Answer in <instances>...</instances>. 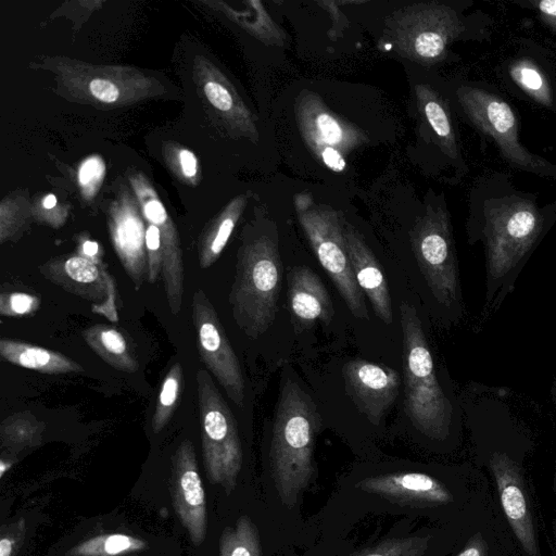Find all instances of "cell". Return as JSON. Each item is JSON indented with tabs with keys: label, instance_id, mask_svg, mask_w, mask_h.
I'll use <instances>...</instances> for the list:
<instances>
[{
	"label": "cell",
	"instance_id": "cell-1",
	"mask_svg": "<svg viewBox=\"0 0 556 556\" xmlns=\"http://www.w3.org/2000/svg\"><path fill=\"white\" fill-rule=\"evenodd\" d=\"M556 216V202L541 206L538 195L516 188L506 173H490L472 190L471 219L485 244L489 276L507 275Z\"/></svg>",
	"mask_w": 556,
	"mask_h": 556
},
{
	"label": "cell",
	"instance_id": "cell-2",
	"mask_svg": "<svg viewBox=\"0 0 556 556\" xmlns=\"http://www.w3.org/2000/svg\"><path fill=\"white\" fill-rule=\"evenodd\" d=\"M319 416L309 396L287 382L278 400L270 444V469L281 503L292 508L313 475V452Z\"/></svg>",
	"mask_w": 556,
	"mask_h": 556
},
{
	"label": "cell",
	"instance_id": "cell-3",
	"mask_svg": "<svg viewBox=\"0 0 556 556\" xmlns=\"http://www.w3.org/2000/svg\"><path fill=\"white\" fill-rule=\"evenodd\" d=\"M405 408L415 427L431 439H444L452 406L435 375L433 359L416 309L401 303Z\"/></svg>",
	"mask_w": 556,
	"mask_h": 556
},
{
	"label": "cell",
	"instance_id": "cell-4",
	"mask_svg": "<svg viewBox=\"0 0 556 556\" xmlns=\"http://www.w3.org/2000/svg\"><path fill=\"white\" fill-rule=\"evenodd\" d=\"M281 264L277 242L263 236L239 257L230 303L238 326L251 338L263 334L277 312Z\"/></svg>",
	"mask_w": 556,
	"mask_h": 556
},
{
	"label": "cell",
	"instance_id": "cell-5",
	"mask_svg": "<svg viewBox=\"0 0 556 556\" xmlns=\"http://www.w3.org/2000/svg\"><path fill=\"white\" fill-rule=\"evenodd\" d=\"M466 17L450 5L426 2L408 5L388 23L396 52L412 62L432 65L443 61L448 47L467 34Z\"/></svg>",
	"mask_w": 556,
	"mask_h": 556
},
{
	"label": "cell",
	"instance_id": "cell-6",
	"mask_svg": "<svg viewBox=\"0 0 556 556\" xmlns=\"http://www.w3.org/2000/svg\"><path fill=\"white\" fill-rule=\"evenodd\" d=\"M456 99L468 122L494 141L501 157L510 167L556 178V165L521 143L516 113L501 96L485 87L463 85L456 90Z\"/></svg>",
	"mask_w": 556,
	"mask_h": 556
},
{
	"label": "cell",
	"instance_id": "cell-7",
	"mask_svg": "<svg viewBox=\"0 0 556 556\" xmlns=\"http://www.w3.org/2000/svg\"><path fill=\"white\" fill-rule=\"evenodd\" d=\"M299 222L324 269L352 314L367 319L368 313L346 252L344 226L331 207L315 204L309 193L294 198Z\"/></svg>",
	"mask_w": 556,
	"mask_h": 556
},
{
	"label": "cell",
	"instance_id": "cell-8",
	"mask_svg": "<svg viewBox=\"0 0 556 556\" xmlns=\"http://www.w3.org/2000/svg\"><path fill=\"white\" fill-rule=\"evenodd\" d=\"M206 475L229 494L237 484L242 448L233 415L206 369L195 374Z\"/></svg>",
	"mask_w": 556,
	"mask_h": 556
},
{
	"label": "cell",
	"instance_id": "cell-9",
	"mask_svg": "<svg viewBox=\"0 0 556 556\" xmlns=\"http://www.w3.org/2000/svg\"><path fill=\"white\" fill-rule=\"evenodd\" d=\"M418 267L434 298L443 305L455 302L457 263L450 214L442 204L430 205L410 232Z\"/></svg>",
	"mask_w": 556,
	"mask_h": 556
},
{
	"label": "cell",
	"instance_id": "cell-10",
	"mask_svg": "<svg viewBox=\"0 0 556 556\" xmlns=\"http://www.w3.org/2000/svg\"><path fill=\"white\" fill-rule=\"evenodd\" d=\"M192 320L200 357L237 405L244 400V379L239 359L224 327L203 290L193 294Z\"/></svg>",
	"mask_w": 556,
	"mask_h": 556
},
{
	"label": "cell",
	"instance_id": "cell-11",
	"mask_svg": "<svg viewBox=\"0 0 556 556\" xmlns=\"http://www.w3.org/2000/svg\"><path fill=\"white\" fill-rule=\"evenodd\" d=\"M296 121L301 135L312 152L328 168L337 173L345 169L344 154L365 140L361 130L340 121L313 93L299 99Z\"/></svg>",
	"mask_w": 556,
	"mask_h": 556
},
{
	"label": "cell",
	"instance_id": "cell-12",
	"mask_svg": "<svg viewBox=\"0 0 556 556\" xmlns=\"http://www.w3.org/2000/svg\"><path fill=\"white\" fill-rule=\"evenodd\" d=\"M39 270L43 277L67 292L93 303L99 302L92 305L93 312L117 320L113 277L96 262L83 255H74L51 261Z\"/></svg>",
	"mask_w": 556,
	"mask_h": 556
},
{
	"label": "cell",
	"instance_id": "cell-13",
	"mask_svg": "<svg viewBox=\"0 0 556 556\" xmlns=\"http://www.w3.org/2000/svg\"><path fill=\"white\" fill-rule=\"evenodd\" d=\"M500 501L506 519L527 556H540L534 519L519 466L506 454L490 458Z\"/></svg>",
	"mask_w": 556,
	"mask_h": 556
},
{
	"label": "cell",
	"instance_id": "cell-14",
	"mask_svg": "<svg viewBox=\"0 0 556 556\" xmlns=\"http://www.w3.org/2000/svg\"><path fill=\"white\" fill-rule=\"evenodd\" d=\"M170 482L176 513L191 541L200 545L206 533L205 495L190 440H184L173 455Z\"/></svg>",
	"mask_w": 556,
	"mask_h": 556
},
{
	"label": "cell",
	"instance_id": "cell-15",
	"mask_svg": "<svg viewBox=\"0 0 556 556\" xmlns=\"http://www.w3.org/2000/svg\"><path fill=\"white\" fill-rule=\"evenodd\" d=\"M343 374L358 407L371 422L378 424L397 397V371L364 359H355L344 366Z\"/></svg>",
	"mask_w": 556,
	"mask_h": 556
},
{
	"label": "cell",
	"instance_id": "cell-16",
	"mask_svg": "<svg viewBox=\"0 0 556 556\" xmlns=\"http://www.w3.org/2000/svg\"><path fill=\"white\" fill-rule=\"evenodd\" d=\"M357 489L402 505L417 507L448 504L453 495L432 476L422 472H394L366 478Z\"/></svg>",
	"mask_w": 556,
	"mask_h": 556
},
{
	"label": "cell",
	"instance_id": "cell-17",
	"mask_svg": "<svg viewBox=\"0 0 556 556\" xmlns=\"http://www.w3.org/2000/svg\"><path fill=\"white\" fill-rule=\"evenodd\" d=\"M344 239L357 285L369 299L376 316L384 324H391V298L378 261L359 232L348 223L344 224Z\"/></svg>",
	"mask_w": 556,
	"mask_h": 556
},
{
	"label": "cell",
	"instance_id": "cell-18",
	"mask_svg": "<svg viewBox=\"0 0 556 556\" xmlns=\"http://www.w3.org/2000/svg\"><path fill=\"white\" fill-rule=\"evenodd\" d=\"M288 298L291 311L303 326L316 320L328 324L332 304L320 278L308 267H294L288 275Z\"/></svg>",
	"mask_w": 556,
	"mask_h": 556
},
{
	"label": "cell",
	"instance_id": "cell-19",
	"mask_svg": "<svg viewBox=\"0 0 556 556\" xmlns=\"http://www.w3.org/2000/svg\"><path fill=\"white\" fill-rule=\"evenodd\" d=\"M415 91L418 106L434 132L440 150L446 157L464 166L447 101L428 85H417Z\"/></svg>",
	"mask_w": 556,
	"mask_h": 556
},
{
	"label": "cell",
	"instance_id": "cell-20",
	"mask_svg": "<svg viewBox=\"0 0 556 556\" xmlns=\"http://www.w3.org/2000/svg\"><path fill=\"white\" fill-rule=\"evenodd\" d=\"M0 355L11 364L43 374L54 375L84 370L78 363L61 353L20 340L1 339Z\"/></svg>",
	"mask_w": 556,
	"mask_h": 556
},
{
	"label": "cell",
	"instance_id": "cell-21",
	"mask_svg": "<svg viewBox=\"0 0 556 556\" xmlns=\"http://www.w3.org/2000/svg\"><path fill=\"white\" fill-rule=\"evenodd\" d=\"M83 337L91 350L112 367L134 372L138 362L124 334L109 325H93L84 330Z\"/></svg>",
	"mask_w": 556,
	"mask_h": 556
},
{
	"label": "cell",
	"instance_id": "cell-22",
	"mask_svg": "<svg viewBox=\"0 0 556 556\" xmlns=\"http://www.w3.org/2000/svg\"><path fill=\"white\" fill-rule=\"evenodd\" d=\"M507 75L516 87L535 103L554 110V90L546 72L529 56H518L507 65Z\"/></svg>",
	"mask_w": 556,
	"mask_h": 556
},
{
	"label": "cell",
	"instance_id": "cell-23",
	"mask_svg": "<svg viewBox=\"0 0 556 556\" xmlns=\"http://www.w3.org/2000/svg\"><path fill=\"white\" fill-rule=\"evenodd\" d=\"M219 556H262L257 528L250 517H240L220 536Z\"/></svg>",
	"mask_w": 556,
	"mask_h": 556
},
{
	"label": "cell",
	"instance_id": "cell-24",
	"mask_svg": "<svg viewBox=\"0 0 556 556\" xmlns=\"http://www.w3.org/2000/svg\"><path fill=\"white\" fill-rule=\"evenodd\" d=\"M184 386V371L180 363L172 365L163 379L151 426L159 433L169 421Z\"/></svg>",
	"mask_w": 556,
	"mask_h": 556
},
{
	"label": "cell",
	"instance_id": "cell-25",
	"mask_svg": "<svg viewBox=\"0 0 556 556\" xmlns=\"http://www.w3.org/2000/svg\"><path fill=\"white\" fill-rule=\"evenodd\" d=\"M146 544L125 534H105L84 541L73 547L70 556H115L143 548Z\"/></svg>",
	"mask_w": 556,
	"mask_h": 556
},
{
	"label": "cell",
	"instance_id": "cell-26",
	"mask_svg": "<svg viewBox=\"0 0 556 556\" xmlns=\"http://www.w3.org/2000/svg\"><path fill=\"white\" fill-rule=\"evenodd\" d=\"M429 535L390 538L349 556H424L429 546Z\"/></svg>",
	"mask_w": 556,
	"mask_h": 556
},
{
	"label": "cell",
	"instance_id": "cell-27",
	"mask_svg": "<svg viewBox=\"0 0 556 556\" xmlns=\"http://www.w3.org/2000/svg\"><path fill=\"white\" fill-rule=\"evenodd\" d=\"M237 217L238 214L233 211L217 225L216 230L200 252L199 262L202 268L210 267L218 258L235 228Z\"/></svg>",
	"mask_w": 556,
	"mask_h": 556
},
{
	"label": "cell",
	"instance_id": "cell-28",
	"mask_svg": "<svg viewBox=\"0 0 556 556\" xmlns=\"http://www.w3.org/2000/svg\"><path fill=\"white\" fill-rule=\"evenodd\" d=\"M40 305V299L26 292H3L0 296V313L2 316L18 317L35 313Z\"/></svg>",
	"mask_w": 556,
	"mask_h": 556
},
{
	"label": "cell",
	"instance_id": "cell-29",
	"mask_svg": "<svg viewBox=\"0 0 556 556\" xmlns=\"http://www.w3.org/2000/svg\"><path fill=\"white\" fill-rule=\"evenodd\" d=\"M160 228L151 224L146 230V248L148 251V280L154 282L162 271L163 252H161Z\"/></svg>",
	"mask_w": 556,
	"mask_h": 556
},
{
	"label": "cell",
	"instance_id": "cell-30",
	"mask_svg": "<svg viewBox=\"0 0 556 556\" xmlns=\"http://www.w3.org/2000/svg\"><path fill=\"white\" fill-rule=\"evenodd\" d=\"M27 415H16L2 425V437L11 441L23 442L31 440L37 431V422L28 420Z\"/></svg>",
	"mask_w": 556,
	"mask_h": 556
},
{
	"label": "cell",
	"instance_id": "cell-31",
	"mask_svg": "<svg viewBox=\"0 0 556 556\" xmlns=\"http://www.w3.org/2000/svg\"><path fill=\"white\" fill-rule=\"evenodd\" d=\"M204 92L213 106L219 111L229 112L235 105L232 96L228 89L219 83L207 81L204 86Z\"/></svg>",
	"mask_w": 556,
	"mask_h": 556
},
{
	"label": "cell",
	"instance_id": "cell-32",
	"mask_svg": "<svg viewBox=\"0 0 556 556\" xmlns=\"http://www.w3.org/2000/svg\"><path fill=\"white\" fill-rule=\"evenodd\" d=\"M519 4L534 10L540 20L556 34V0H528Z\"/></svg>",
	"mask_w": 556,
	"mask_h": 556
},
{
	"label": "cell",
	"instance_id": "cell-33",
	"mask_svg": "<svg viewBox=\"0 0 556 556\" xmlns=\"http://www.w3.org/2000/svg\"><path fill=\"white\" fill-rule=\"evenodd\" d=\"M89 88L93 97L105 103L115 102L119 97L118 88L106 79H93Z\"/></svg>",
	"mask_w": 556,
	"mask_h": 556
},
{
	"label": "cell",
	"instance_id": "cell-34",
	"mask_svg": "<svg viewBox=\"0 0 556 556\" xmlns=\"http://www.w3.org/2000/svg\"><path fill=\"white\" fill-rule=\"evenodd\" d=\"M103 167L101 162L91 157L87 160L79 169V182L83 186L90 184L96 177L102 174Z\"/></svg>",
	"mask_w": 556,
	"mask_h": 556
},
{
	"label": "cell",
	"instance_id": "cell-35",
	"mask_svg": "<svg viewBox=\"0 0 556 556\" xmlns=\"http://www.w3.org/2000/svg\"><path fill=\"white\" fill-rule=\"evenodd\" d=\"M488 545L480 533L475 534L456 556H488Z\"/></svg>",
	"mask_w": 556,
	"mask_h": 556
},
{
	"label": "cell",
	"instance_id": "cell-36",
	"mask_svg": "<svg viewBox=\"0 0 556 556\" xmlns=\"http://www.w3.org/2000/svg\"><path fill=\"white\" fill-rule=\"evenodd\" d=\"M144 214L155 226L164 224L167 219L164 206L156 200H151L144 205Z\"/></svg>",
	"mask_w": 556,
	"mask_h": 556
},
{
	"label": "cell",
	"instance_id": "cell-37",
	"mask_svg": "<svg viewBox=\"0 0 556 556\" xmlns=\"http://www.w3.org/2000/svg\"><path fill=\"white\" fill-rule=\"evenodd\" d=\"M179 161L181 170L187 177H192L197 174V160L192 152L189 150H181L179 153Z\"/></svg>",
	"mask_w": 556,
	"mask_h": 556
},
{
	"label": "cell",
	"instance_id": "cell-38",
	"mask_svg": "<svg viewBox=\"0 0 556 556\" xmlns=\"http://www.w3.org/2000/svg\"><path fill=\"white\" fill-rule=\"evenodd\" d=\"M13 535L3 534L0 540V556H12L15 542L12 540Z\"/></svg>",
	"mask_w": 556,
	"mask_h": 556
},
{
	"label": "cell",
	"instance_id": "cell-39",
	"mask_svg": "<svg viewBox=\"0 0 556 556\" xmlns=\"http://www.w3.org/2000/svg\"><path fill=\"white\" fill-rule=\"evenodd\" d=\"M83 254L85 257L96 262L99 253V245L94 241L86 240L81 245Z\"/></svg>",
	"mask_w": 556,
	"mask_h": 556
},
{
	"label": "cell",
	"instance_id": "cell-40",
	"mask_svg": "<svg viewBox=\"0 0 556 556\" xmlns=\"http://www.w3.org/2000/svg\"><path fill=\"white\" fill-rule=\"evenodd\" d=\"M55 203H56V198H55V195H54V194H48V195L43 199V202H42V204H43L45 208H47V210L52 208V207L55 205Z\"/></svg>",
	"mask_w": 556,
	"mask_h": 556
},
{
	"label": "cell",
	"instance_id": "cell-41",
	"mask_svg": "<svg viewBox=\"0 0 556 556\" xmlns=\"http://www.w3.org/2000/svg\"><path fill=\"white\" fill-rule=\"evenodd\" d=\"M554 490L556 492V462H555Z\"/></svg>",
	"mask_w": 556,
	"mask_h": 556
}]
</instances>
